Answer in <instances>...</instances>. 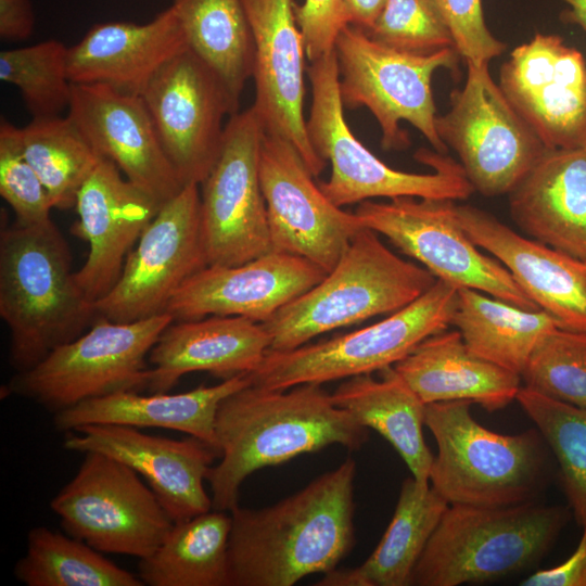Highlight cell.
I'll use <instances>...</instances> for the list:
<instances>
[{"label": "cell", "mask_w": 586, "mask_h": 586, "mask_svg": "<svg viewBox=\"0 0 586 586\" xmlns=\"http://www.w3.org/2000/svg\"><path fill=\"white\" fill-rule=\"evenodd\" d=\"M356 462L347 458L297 493L231 512L229 586H292L327 574L355 545Z\"/></svg>", "instance_id": "1"}, {"label": "cell", "mask_w": 586, "mask_h": 586, "mask_svg": "<svg viewBox=\"0 0 586 586\" xmlns=\"http://www.w3.org/2000/svg\"><path fill=\"white\" fill-rule=\"evenodd\" d=\"M368 428L336 406L321 384L267 390L251 383L227 396L215 420L220 461L206 481L212 507L231 512L244 480L265 467L339 444L359 449Z\"/></svg>", "instance_id": "2"}, {"label": "cell", "mask_w": 586, "mask_h": 586, "mask_svg": "<svg viewBox=\"0 0 586 586\" xmlns=\"http://www.w3.org/2000/svg\"><path fill=\"white\" fill-rule=\"evenodd\" d=\"M0 316L9 361L26 371L85 333L98 317L72 271V254L52 221L4 226L0 233Z\"/></svg>", "instance_id": "3"}, {"label": "cell", "mask_w": 586, "mask_h": 586, "mask_svg": "<svg viewBox=\"0 0 586 586\" xmlns=\"http://www.w3.org/2000/svg\"><path fill=\"white\" fill-rule=\"evenodd\" d=\"M437 279L400 258L368 228L361 229L323 279L264 322L269 351L300 347L332 330L392 314L426 292Z\"/></svg>", "instance_id": "4"}, {"label": "cell", "mask_w": 586, "mask_h": 586, "mask_svg": "<svg viewBox=\"0 0 586 586\" xmlns=\"http://www.w3.org/2000/svg\"><path fill=\"white\" fill-rule=\"evenodd\" d=\"M471 404L425 405L424 425L437 445L429 479L432 487L449 505L506 507L534 500L547 472L542 434L493 432L474 420Z\"/></svg>", "instance_id": "5"}, {"label": "cell", "mask_w": 586, "mask_h": 586, "mask_svg": "<svg viewBox=\"0 0 586 586\" xmlns=\"http://www.w3.org/2000/svg\"><path fill=\"white\" fill-rule=\"evenodd\" d=\"M307 73L311 106L306 130L317 154L331 164L330 178L318 184L333 204L398 196L457 201L474 192L460 163L442 153L418 150L415 157L434 171L408 173L386 165L354 136L344 117L334 51L310 62Z\"/></svg>", "instance_id": "6"}, {"label": "cell", "mask_w": 586, "mask_h": 586, "mask_svg": "<svg viewBox=\"0 0 586 586\" xmlns=\"http://www.w3.org/2000/svg\"><path fill=\"white\" fill-rule=\"evenodd\" d=\"M561 507L534 500L506 507L450 505L410 585L457 586L502 577L539 560L566 522Z\"/></svg>", "instance_id": "7"}, {"label": "cell", "mask_w": 586, "mask_h": 586, "mask_svg": "<svg viewBox=\"0 0 586 586\" xmlns=\"http://www.w3.org/2000/svg\"><path fill=\"white\" fill-rule=\"evenodd\" d=\"M457 291L436 280L412 303L366 328L290 351L268 349L257 369L247 374L251 384L286 390L393 367L425 339L451 326Z\"/></svg>", "instance_id": "8"}, {"label": "cell", "mask_w": 586, "mask_h": 586, "mask_svg": "<svg viewBox=\"0 0 586 586\" xmlns=\"http://www.w3.org/2000/svg\"><path fill=\"white\" fill-rule=\"evenodd\" d=\"M173 321L168 313L130 322L98 316L80 336L16 372L5 391L54 415L87 399L148 387L149 354Z\"/></svg>", "instance_id": "9"}, {"label": "cell", "mask_w": 586, "mask_h": 586, "mask_svg": "<svg viewBox=\"0 0 586 586\" xmlns=\"http://www.w3.org/2000/svg\"><path fill=\"white\" fill-rule=\"evenodd\" d=\"M334 52L339 67L341 100L346 109L367 107L382 131L385 150L409 144L399 123L417 128L438 153L447 145L436 127L432 77L441 67L454 68L459 53L446 48L429 54L395 49L371 38L365 30L346 25L339 34Z\"/></svg>", "instance_id": "10"}, {"label": "cell", "mask_w": 586, "mask_h": 586, "mask_svg": "<svg viewBox=\"0 0 586 586\" xmlns=\"http://www.w3.org/2000/svg\"><path fill=\"white\" fill-rule=\"evenodd\" d=\"M50 508L69 536L100 552L140 560L158 548L175 523L135 470L95 451L85 454Z\"/></svg>", "instance_id": "11"}, {"label": "cell", "mask_w": 586, "mask_h": 586, "mask_svg": "<svg viewBox=\"0 0 586 586\" xmlns=\"http://www.w3.org/2000/svg\"><path fill=\"white\" fill-rule=\"evenodd\" d=\"M355 213L365 228L385 237L437 280L469 288L525 309H539L495 257L463 229L454 200L398 196L364 201Z\"/></svg>", "instance_id": "12"}, {"label": "cell", "mask_w": 586, "mask_h": 586, "mask_svg": "<svg viewBox=\"0 0 586 586\" xmlns=\"http://www.w3.org/2000/svg\"><path fill=\"white\" fill-rule=\"evenodd\" d=\"M467 79L450 93V109L436 116V131L456 151L474 191L508 194L548 149L512 107L488 71L467 63Z\"/></svg>", "instance_id": "13"}, {"label": "cell", "mask_w": 586, "mask_h": 586, "mask_svg": "<svg viewBox=\"0 0 586 586\" xmlns=\"http://www.w3.org/2000/svg\"><path fill=\"white\" fill-rule=\"evenodd\" d=\"M265 132L252 106L226 123L219 153L200 183L207 265L235 266L272 251L259 179Z\"/></svg>", "instance_id": "14"}, {"label": "cell", "mask_w": 586, "mask_h": 586, "mask_svg": "<svg viewBox=\"0 0 586 586\" xmlns=\"http://www.w3.org/2000/svg\"><path fill=\"white\" fill-rule=\"evenodd\" d=\"M200 184L187 183L165 201L128 254L98 316L117 322L165 313L180 286L207 266L201 233Z\"/></svg>", "instance_id": "15"}, {"label": "cell", "mask_w": 586, "mask_h": 586, "mask_svg": "<svg viewBox=\"0 0 586 586\" xmlns=\"http://www.w3.org/2000/svg\"><path fill=\"white\" fill-rule=\"evenodd\" d=\"M141 98L183 184H200L222 142L225 116L239 112L217 74L188 47L152 77Z\"/></svg>", "instance_id": "16"}, {"label": "cell", "mask_w": 586, "mask_h": 586, "mask_svg": "<svg viewBox=\"0 0 586 586\" xmlns=\"http://www.w3.org/2000/svg\"><path fill=\"white\" fill-rule=\"evenodd\" d=\"M296 148L268 135L259 152V179L273 251L304 257L329 272L365 227L356 213L321 191Z\"/></svg>", "instance_id": "17"}, {"label": "cell", "mask_w": 586, "mask_h": 586, "mask_svg": "<svg viewBox=\"0 0 586 586\" xmlns=\"http://www.w3.org/2000/svg\"><path fill=\"white\" fill-rule=\"evenodd\" d=\"M498 85L547 148L586 146V62L561 37L536 33L515 47Z\"/></svg>", "instance_id": "18"}, {"label": "cell", "mask_w": 586, "mask_h": 586, "mask_svg": "<svg viewBox=\"0 0 586 586\" xmlns=\"http://www.w3.org/2000/svg\"><path fill=\"white\" fill-rule=\"evenodd\" d=\"M254 41L255 100L268 135L291 142L316 178L326 167L313 148L304 116L305 44L294 0H243Z\"/></svg>", "instance_id": "19"}, {"label": "cell", "mask_w": 586, "mask_h": 586, "mask_svg": "<svg viewBox=\"0 0 586 586\" xmlns=\"http://www.w3.org/2000/svg\"><path fill=\"white\" fill-rule=\"evenodd\" d=\"M73 432L63 442L65 449L102 453L130 467L175 523L213 509L204 481L219 453L207 443L194 436H154L122 424H87Z\"/></svg>", "instance_id": "20"}, {"label": "cell", "mask_w": 586, "mask_h": 586, "mask_svg": "<svg viewBox=\"0 0 586 586\" xmlns=\"http://www.w3.org/2000/svg\"><path fill=\"white\" fill-rule=\"evenodd\" d=\"M326 275L304 257L273 250L235 266L207 265L180 286L165 313L174 321L239 316L264 323Z\"/></svg>", "instance_id": "21"}, {"label": "cell", "mask_w": 586, "mask_h": 586, "mask_svg": "<svg viewBox=\"0 0 586 586\" xmlns=\"http://www.w3.org/2000/svg\"><path fill=\"white\" fill-rule=\"evenodd\" d=\"M162 204L104 157L82 183L75 204L78 219L71 233L89 246L75 278L92 303L114 286L128 254Z\"/></svg>", "instance_id": "22"}, {"label": "cell", "mask_w": 586, "mask_h": 586, "mask_svg": "<svg viewBox=\"0 0 586 586\" xmlns=\"http://www.w3.org/2000/svg\"><path fill=\"white\" fill-rule=\"evenodd\" d=\"M67 115L102 157L161 203L184 186L141 95L100 84H73Z\"/></svg>", "instance_id": "23"}, {"label": "cell", "mask_w": 586, "mask_h": 586, "mask_svg": "<svg viewBox=\"0 0 586 586\" xmlns=\"http://www.w3.org/2000/svg\"><path fill=\"white\" fill-rule=\"evenodd\" d=\"M457 214L472 241L500 262L559 328L586 333V260L523 237L472 205L457 204Z\"/></svg>", "instance_id": "24"}, {"label": "cell", "mask_w": 586, "mask_h": 586, "mask_svg": "<svg viewBox=\"0 0 586 586\" xmlns=\"http://www.w3.org/2000/svg\"><path fill=\"white\" fill-rule=\"evenodd\" d=\"M187 47L169 5L143 24L117 21L93 25L68 47L67 72L73 84H100L141 95L155 73Z\"/></svg>", "instance_id": "25"}, {"label": "cell", "mask_w": 586, "mask_h": 586, "mask_svg": "<svg viewBox=\"0 0 586 586\" xmlns=\"http://www.w3.org/2000/svg\"><path fill=\"white\" fill-rule=\"evenodd\" d=\"M263 323L239 316L173 321L152 347L148 388L168 392L184 374L204 371L225 379L253 372L270 347Z\"/></svg>", "instance_id": "26"}, {"label": "cell", "mask_w": 586, "mask_h": 586, "mask_svg": "<svg viewBox=\"0 0 586 586\" xmlns=\"http://www.w3.org/2000/svg\"><path fill=\"white\" fill-rule=\"evenodd\" d=\"M508 194L531 239L586 260V146L548 148Z\"/></svg>", "instance_id": "27"}, {"label": "cell", "mask_w": 586, "mask_h": 586, "mask_svg": "<svg viewBox=\"0 0 586 586\" xmlns=\"http://www.w3.org/2000/svg\"><path fill=\"white\" fill-rule=\"evenodd\" d=\"M250 383L247 374H239L212 386L202 385L177 394L116 392L54 413L53 424L61 432H73L87 424L168 429L187 433L217 449L215 420L218 407L227 396Z\"/></svg>", "instance_id": "28"}, {"label": "cell", "mask_w": 586, "mask_h": 586, "mask_svg": "<svg viewBox=\"0 0 586 586\" xmlns=\"http://www.w3.org/2000/svg\"><path fill=\"white\" fill-rule=\"evenodd\" d=\"M394 368L425 405L469 400L495 411L521 388L519 374L474 355L458 330L429 336Z\"/></svg>", "instance_id": "29"}, {"label": "cell", "mask_w": 586, "mask_h": 586, "mask_svg": "<svg viewBox=\"0 0 586 586\" xmlns=\"http://www.w3.org/2000/svg\"><path fill=\"white\" fill-rule=\"evenodd\" d=\"M449 504L429 482L404 480L392 520L368 559L323 574L319 586H407Z\"/></svg>", "instance_id": "30"}, {"label": "cell", "mask_w": 586, "mask_h": 586, "mask_svg": "<svg viewBox=\"0 0 586 586\" xmlns=\"http://www.w3.org/2000/svg\"><path fill=\"white\" fill-rule=\"evenodd\" d=\"M380 373L379 379H346L331 394L332 400L391 443L416 480L429 482L434 455L423 437L425 404L394 366Z\"/></svg>", "instance_id": "31"}, {"label": "cell", "mask_w": 586, "mask_h": 586, "mask_svg": "<svg viewBox=\"0 0 586 586\" xmlns=\"http://www.w3.org/2000/svg\"><path fill=\"white\" fill-rule=\"evenodd\" d=\"M451 326L474 355L520 377L540 339L559 327L542 309H525L469 288L457 291Z\"/></svg>", "instance_id": "32"}, {"label": "cell", "mask_w": 586, "mask_h": 586, "mask_svg": "<svg viewBox=\"0 0 586 586\" xmlns=\"http://www.w3.org/2000/svg\"><path fill=\"white\" fill-rule=\"evenodd\" d=\"M231 517L211 509L174 523L138 576L149 586H229L228 543Z\"/></svg>", "instance_id": "33"}, {"label": "cell", "mask_w": 586, "mask_h": 586, "mask_svg": "<svg viewBox=\"0 0 586 586\" xmlns=\"http://www.w3.org/2000/svg\"><path fill=\"white\" fill-rule=\"evenodd\" d=\"M170 5L188 48L217 74L239 110L255 56L243 0H173Z\"/></svg>", "instance_id": "34"}, {"label": "cell", "mask_w": 586, "mask_h": 586, "mask_svg": "<svg viewBox=\"0 0 586 586\" xmlns=\"http://www.w3.org/2000/svg\"><path fill=\"white\" fill-rule=\"evenodd\" d=\"M17 135L53 208L75 207L80 187L102 158L76 123L69 115L33 118Z\"/></svg>", "instance_id": "35"}, {"label": "cell", "mask_w": 586, "mask_h": 586, "mask_svg": "<svg viewBox=\"0 0 586 586\" xmlns=\"http://www.w3.org/2000/svg\"><path fill=\"white\" fill-rule=\"evenodd\" d=\"M13 573L26 586L144 585L82 540L44 526L28 532L26 552Z\"/></svg>", "instance_id": "36"}, {"label": "cell", "mask_w": 586, "mask_h": 586, "mask_svg": "<svg viewBox=\"0 0 586 586\" xmlns=\"http://www.w3.org/2000/svg\"><path fill=\"white\" fill-rule=\"evenodd\" d=\"M536 424L560 467L563 489L577 522L586 525V408L525 386L515 398Z\"/></svg>", "instance_id": "37"}, {"label": "cell", "mask_w": 586, "mask_h": 586, "mask_svg": "<svg viewBox=\"0 0 586 586\" xmlns=\"http://www.w3.org/2000/svg\"><path fill=\"white\" fill-rule=\"evenodd\" d=\"M67 50L63 42L49 39L0 52V79L16 87L33 118L58 116L69 107Z\"/></svg>", "instance_id": "38"}, {"label": "cell", "mask_w": 586, "mask_h": 586, "mask_svg": "<svg viewBox=\"0 0 586 586\" xmlns=\"http://www.w3.org/2000/svg\"><path fill=\"white\" fill-rule=\"evenodd\" d=\"M524 386L586 408V333L555 328L532 352L521 373Z\"/></svg>", "instance_id": "39"}, {"label": "cell", "mask_w": 586, "mask_h": 586, "mask_svg": "<svg viewBox=\"0 0 586 586\" xmlns=\"http://www.w3.org/2000/svg\"><path fill=\"white\" fill-rule=\"evenodd\" d=\"M366 33L383 44L413 53L456 48L438 0H386Z\"/></svg>", "instance_id": "40"}, {"label": "cell", "mask_w": 586, "mask_h": 586, "mask_svg": "<svg viewBox=\"0 0 586 586\" xmlns=\"http://www.w3.org/2000/svg\"><path fill=\"white\" fill-rule=\"evenodd\" d=\"M18 127L0 123V194L15 214V222L34 226L51 220L53 208L39 176L24 156Z\"/></svg>", "instance_id": "41"}, {"label": "cell", "mask_w": 586, "mask_h": 586, "mask_svg": "<svg viewBox=\"0 0 586 586\" xmlns=\"http://www.w3.org/2000/svg\"><path fill=\"white\" fill-rule=\"evenodd\" d=\"M455 47L467 63L484 64L500 55L506 44L486 26L482 0H438Z\"/></svg>", "instance_id": "42"}, {"label": "cell", "mask_w": 586, "mask_h": 586, "mask_svg": "<svg viewBox=\"0 0 586 586\" xmlns=\"http://www.w3.org/2000/svg\"><path fill=\"white\" fill-rule=\"evenodd\" d=\"M295 15L310 62L334 51L336 38L346 26L343 0H304L295 7Z\"/></svg>", "instance_id": "43"}, {"label": "cell", "mask_w": 586, "mask_h": 586, "mask_svg": "<svg viewBox=\"0 0 586 586\" xmlns=\"http://www.w3.org/2000/svg\"><path fill=\"white\" fill-rule=\"evenodd\" d=\"M521 585L586 586V525L577 548L564 562L533 573Z\"/></svg>", "instance_id": "44"}, {"label": "cell", "mask_w": 586, "mask_h": 586, "mask_svg": "<svg viewBox=\"0 0 586 586\" xmlns=\"http://www.w3.org/2000/svg\"><path fill=\"white\" fill-rule=\"evenodd\" d=\"M35 13L30 0H0V38L22 41L33 35Z\"/></svg>", "instance_id": "45"}, {"label": "cell", "mask_w": 586, "mask_h": 586, "mask_svg": "<svg viewBox=\"0 0 586 586\" xmlns=\"http://www.w3.org/2000/svg\"><path fill=\"white\" fill-rule=\"evenodd\" d=\"M386 0H343L346 25L368 31L377 21Z\"/></svg>", "instance_id": "46"}, {"label": "cell", "mask_w": 586, "mask_h": 586, "mask_svg": "<svg viewBox=\"0 0 586 586\" xmlns=\"http://www.w3.org/2000/svg\"><path fill=\"white\" fill-rule=\"evenodd\" d=\"M570 5L565 20L578 24L586 31V0H563Z\"/></svg>", "instance_id": "47"}]
</instances>
